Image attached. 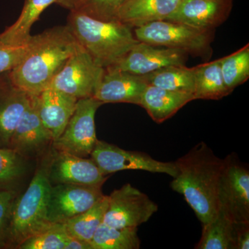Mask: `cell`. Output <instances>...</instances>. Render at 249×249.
<instances>
[{
	"instance_id": "1",
	"label": "cell",
	"mask_w": 249,
	"mask_h": 249,
	"mask_svg": "<svg viewBox=\"0 0 249 249\" xmlns=\"http://www.w3.org/2000/svg\"><path fill=\"white\" fill-rule=\"evenodd\" d=\"M177 173L170 183L174 191L182 195L204 226L219 212V188L225 160L218 157L200 142L175 161Z\"/></svg>"
},
{
	"instance_id": "2",
	"label": "cell",
	"mask_w": 249,
	"mask_h": 249,
	"mask_svg": "<svg viewBox=\"0 0 249 249\" xmlns=\"http://www.w3.org/2000/svg\"><path fill=\"white\" fill-rule=\"evenodd\" d=\"M79 45L68 26H58L31 36L27 51L9 73L14 86L37 96L49 88Z\"/></svg>"
},
{
	"instance_id": "3",
	"label": "cell",
	"mask_w": 249,
	"mask_h": 249,
	"mask_svg": "<svg viewBox=\"0 0 249 249\" xmlns=\"http://www.w3.org/2000/svg\"><path fill=\"white\" fill-rule=\"evenodd\" d=\"M52 157L53 148L43 155L27 189L13 203L2 239L17 248L52 224L47 218Z\"/></svg>"
},
{
	"instance_id": "4",
	"label": "cell",
	"mask_w": 249,
	"mask_h": 249,
	"mask_svg": "<svg viewBox=\"0 0 249 249\" xmlns=\"http://www.w3.org/2000/svg\"><path fill=\"white\" fill-rule=\"evenodd\" d=\"M70 12L67 25L79 45L103 69L115 65L139 42L132 28L119 19L102 21L80 11Z\"/></svg>"
},
{
	"instance_id": "5",
	"label": "cell",
	"mask_w": 249,
	"mask_h": 249,
	"mask_svg": "<svg viewBox=\"0 0 249 249\" xmlns=\"http://www.w3.org/2000/svg\"><path fill=\"white\" fill-rule=\"evenodd\" d=\"M137 40L160 47L202 55L209 51L211 31L168 20L150 22L133 29Z\"/></svg>"
},
{
	"instance_id": "6",
	"label": "cell",
	"mask_w": 249,
	"mask_h": 249,
	"mask_svg": "<svg viewBox=\"0 0 249 249\" xmlns=\"http://www.w3.org/2000/svg\"><path fill=\"white\" fill-rule=\"evenodd\" d=\"M102 105L93 97L78 100L76 109L65 130L52 143L54 150L81 157L91 155L98 141L95 115Z\"/></svg>"
},
{
	"instance_id": "7",
	"label": "cell",
	"mask_w": 249,
	"mask_h": 249,
	"mask_svg": "<svg viewBox=\"0 0 249 249\" xmlns=\"http://www.w3.org/2000/svg\"><path fill=\"white\" fill-rule=\"evenodd\" d=\"M105 72L81 45L56 75L49 88L70 95L77 99L93 97Z\"/></svg>"
},
{
	"instance_id": "8",
	"label": "cell",
	"mask_w": 249,
	"mask_h": 249,
	"mask_svg": "<svg viewBox=\"0 0 249 249\" xmlns=\"http://www.w3.org/2000/svg\"><path fill=\"white\" fill-rule=\"evenodd\" d=\"M103 223L119 229L137 228L158 211V206L145 193L126 183L108 196Z\"/></svg>"
},
{
	"instance_id": "9",
	"label": "cell",
	"mask_w": 249,
	"mask_h": 249,
	"mask_svg": "<svg viewBox=\"0 0 249 249\" xmlns=\"http://www.w3.org/2000/svg\"><path fill=\"white\" fill-rule=\"evenodd\" d=\"M90 157L106 175L134 170L165 174L173 178L177 173L175 162L160 161L145 152L128 151L104 141H97Z\"/></svg>"
},
{
	"instance_id": "10",
	"label": "cell",
	"mask_w": 249,
	"mask_h": 249,
	"mask_svg": "<svg viewBox=\"0 0 249 249\" xmlns=\"http://www.w3.org/2000/svg\"><path fill=\"white\" fill-rule=\"evenodd\" d=\"M225 160L219 188V211L233 222H249V172L231 156Z\"/></svg>"
},
{
	"instance_id": "11",
	"label": "cell",
	"mask_w": 249,
	"mask_h": 249,
	"mask_svg": "<svg viewBox=\"0 0 249 249\" xmlns=\"http://www.w3.org/2000/svg\"><path fill=\"white\" fill-rule=\"evenodd\" d=\"M103 196L102 186L52 184L47 209L49 222H65L90 209Z\"/></svg>"
},
{
	"instance_id": "12",
	"label": "cell",
	"mask_w": 249,
	"mask_h": 249,
	"mask_svg": "<svg viewBox=\"0 0 249 249\" xmlns=\"http://www.w3.org/2000/svg\"><path fill=\"white\" fill-rule=\"evenodd\" d=\"M188 55L183 51L139 41L115 65L106 69L144 76L170 65H185Z\"/></svg>"
},
{
	"instance_id": "13",
	"label": "cell",
	"mask_w": 249,
	"mask_h": 249,
	"mask_svg": "<svg viewBox=\"0 0 249 249\" xmlns=\"http://www.w3.org/2000/svg\"><path fill=\"white\" fill-rule=\"evenodd\" d=\"M53 142L52 136L41 121L37 96L29 94L27 107L15 129L9 148L24 158H29L45 152Z\"/></svg>"
},
{
	"instance_id": "14",
	"label": "cell",
	"mask_w": 249,
	"mask_h": 249,
	"mask_svg": "<svg viewBox=\"0 0 249 249\" xmlns=\"http://www.w3.org/2000/svg\"><path fill=\"white\" fill-rule=\"evenodd\" d=\"M49 178L52 184L70 183L103 186L108 176L101 171L92 159L78 157L53 148Z\"/></svg>"
},
{
	"instance_id": "15",
	"label": "cell",
	"mask_w": 249,
	"mask_h": 249,
	"mask_svg": "<svg viewBox=\"0 0 249 249\" xmlns=\"http://www.w3.org/2000/svg\"><path fill=\"white\" fill-rule=\"evenodd\" d=\"M233 0H181L165 20L181 23L200 30H213L230 16Z\"/></svg>"
},
{
	"instance_id": "16",
	"label": "cell",
	"mask_w": 249,
	"mask_h": 249,
	"mask_svg": "<svg viewBox=\"0 0 249 249\" xmlns=\"http://www.w3.org/2000/svg\"><path fill=\"white\" fill-rule=\"evenodd\" d=\"M147 84L142 76L106 69L93 98L105 103H130L140 106Z\"/></svg>"
},
{
	"instance_id": "17",
	"label": "cell",
	"mask_w": 249,
	"mask_h": 249,
	"mask_svg": "<svg viewBox=\"0 0 249 249\" xmlns=\"http://www.w3.org/2000/svg\"><path fill=\"white\" fill-rule=\"evenodd\" d=\"M77 98L52 88L37 95L39 114L53 141L61 135L76 109Z\"/></svg>"
},
{
	"instance_id": "18",
	"label": "cell",
	"mask_w": 249,
	"mask_h": 249,
	"mask_svg": "<svg viewBox=\"0 0 249 249\" xmlns=\"http://www.w3.org/2000/svg\"><path fill=\"white\" fill-rule=\"evenodd\" d=\"M9 73L0 76V147H9L29 99V94L13 85Z\"/></svg>"
},
{
	"instance_id": "19",
	"label": "cell",
	"mask_w": 249,
	"mask_h": 249,
	"mask_svg": "<svg viewBox=\"0 0 249 249\" xmlns=\"http://www.w3.org/2000/svg\"><path fill=\"white\" fill-rule=\"evenodd\" d=\"M181 0H127L118 19L134 29L156 21L165 20L176 11Z\"/></svg>"
},
{
	"instance_id": "20",
	"label": "cell",
	"mask_w": 249,
	"mask_h": 249,
	"mask_svg": "<svg viewBox=\"0 0 249 249\" xmlns=\"http://www.w3.org/2000/svg\"><path fill=\"white\" fill-rule=\"evenodd\" d=\"M194 100L192 93L170 91L147 85L139 106L145 109L155 122L161 124Z\"/></svg>"
},
{
	"instance_id": "21",
	"label": "cell",
	"mask_w": 249,
	"mask_h": 249,
	"mask_svg": "<svg viewBox=\"0 0 249 249\" xmlns=\"http://www.w3.org/2000/svg\"><path fill=\"white\" fill-rule=\"evenodd\" d=\"M58 0H25L20 16L10 27L0 34V45L21 47L30 40L31 27L41 14Z\"/></svg>"
},
{
	"instance_id": "22",
	"label": "cell",
	"mask_w": 249,
	"mask_h": 249,
	"mask_svg": "<svg viewBox=\"0 0 249 249\" xmlns=\"http://www.w3.org/2000/svg\"><path fill=\"white\" fill-rule=\"evenodd\" d=\"M195 100H219L229 95L221 70L220 59L195 67Z\"/></svg>"
},
{
	"instance_id": "23",
	"label": "cell",
	"mask_w": 249,
	"mask_h": 249,
	"mask_svg": "<svg viewBox=\"0 0 249 249\" xmlns=\"http://www.w3.org/2000/svg\"><path fill=\"white\" fill-rule=\"evenodd\" d=\"M142 77L148 85L170 91L194 92L195 67L170 65Z\"/></svg>"
},
{
	"instance_id": "24",
	"label": "cell",
	"mask_w": 249,
	"mask_h": 249,
	"mask_svg": "<svg viewBox=\"0 0 249 249\" xmlns=\"http://www.w3.org/2000/svg\"><path fill=\"white\" fill-rule=\"evenodd\" d=\"M108 200V196H104L90 209L62 223L67 235L90 243L103 222Z\"/></svg>"
},
{
	"instance_id": "25",
	"label": "cell",
	"mask_w": 249,
	"mask_h": 249,
	"mask_svg": "<svg viewBox=\"0 0 249 249\" xmlns=\"http://www.w3.org/2000/svg\"><path fill=\"white\" fill-rule=\"evenodd\" d=\"M234 222L222 211L209 224L202 226L196 249H235Z\"/></svg>"
},
{
	"instance_id": "26",
	"label": "cell",
	"mask_w": 249,
	"mask_h": 249,
	"mask_svg": "<svg viewBox=\"0 0 249 249\" xmlns=\"http://www.w3.org/2000/svg\"><path fill=\"white\" fill-rule=\"evenodd\" d=\"M93 249H139L137 228L119 229L102 223L90 242Z\"/></svg>"
},
{
	"instance_id": "27",
	"label": "cell",
	"mask_w": 249,
	"mask_h": 249,
	"mask_svg": "<svg viewBox=\"0 0 249 249\" xmlns=\"http://www.w3.org/2000/svg\"><path fill=\"white\" fill-rule=\"evenodd\" d=\"M224 85L229 94L249 78V45L220 58Z\"/></svg>"
},
{
	"instance_id": "28",
	"label": "cell",
	"mask_w": 249,
	"mask_h": 249,
	"mask_svg": "<svg viewBox=\"0 0 249 249\" xmlns=\"http://www.w3.org/2000/svg\"><path fill=\"white\" fill-rule=\"evenodd\" d=\"M69 235L62 223H54L43 231L24 241L18 249H65Z\"/></svg>"
},
{
	"instance_id": "29",
	"label": "cell",
	"mask_w": 249,
	"mask_h": 249,
	"mask_svg": "<svg viewBox=\"0 0 249 249\" xmlns=\"http://www.w3.org/2000/svg\"><path fill=\"white\" fill-rule=\"evenodd\" d=\"M25 171L24 157L9 147H0V185L18 180Z\"/></svg>"
},
{
	"instance_id": "30",
	"label": "cell",
	"mask_w": 249,
	"mask_h": 249,
	"mask_svg": "<svg viewBox=\"0 0 249 249\" xmlns=\"http://www.w3.org/2000/svg\"><path fill=\"white\" fill-rule=\"evenodd\" d=\"M126 1L127 0H89L77 11L100 20H116Z\"/></svg>"
},
{
	"instance_id": "31",
	"label": "cell",
	"mask_w": 249,
	"mask_h": 249,
	"mask_svg": "<svg viewBox=\"0 0 249 249\" xmlns=\"http://www.w3.org/2000/svg\"><path fill=\"white\" fill-rule=\"evenodd\" d=\"M29 42L21 47L0 45V76L9 73L17 66L27 51Z\"/></svg>"
},
{
	"instance_id": "32",
	"label": "cell",
	"mask_w": 249,
	"mask_h": 249,
	"mask_svg": "<svg viewBox=\"0 0 249 249\" xmlns=\"http://www.w3.org/2000/svg\"><path fill=\"white\" fill-rule=\"evenodd\" d=\"M16 194L14 191L0 189V240L4 234Z\"/></svg>"
},
{
	"instance_id": "33",
	"label": "cell",
	"mask_w": 249,
	"mask_h": 249,
	"mask_svg": "<svg viewBox=\"0 0 249 249\" xmlns=\"http://www.w3.org/2000/svg\"><path fill=\"white\" fill-rule=\"evenodd\" d=\"M235 249H249V222H234Z\"/></svg>"
},
{
	"instance_id": "34",
	"label": "cell",
	"mask_w": 249,
	"mask_h": 249,
	"mask_svg": "<svg viewBox=\"0 0 249 249\" xmlns=\"http://www.w3.org/2000/svg\"><path fill=\"white\" fill-rule=\"evenodd\" d=\"M89 0H58L55 4L70 11H77L83 7Z\"/></svg>"
},
{
	"instance_id": "35",
	"label": "cell",
	"mask_w": 249,
	"mask_h": 249,
	"mask_svg": "<svg viewBox=\"0 0 249 249\" xmlns=\"http://www.w3.org/2000/svg\"><path fill=\"white\" fill-rule=\"evenodd\" d=\"M65 249H93L89 242L69 236Z\"/></svg>"
}]
</instances>
